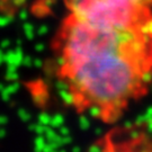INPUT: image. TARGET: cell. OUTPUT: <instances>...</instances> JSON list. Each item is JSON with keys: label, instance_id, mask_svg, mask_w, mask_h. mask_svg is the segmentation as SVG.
I'll list each match as a JSON object with an SVG mask.
<instances>
[{"label": "cell", "instance_id": "obj_1", "mask_svg": "<svg viewBox=\"0 0 152 152\" xmlns=\"http://www.w3.org/2000/svg\"><path fill=\"white\" fill-rule=\"evenodd\" d=\"M55 76L80 115L115 124L152 86V27H98L68 15L52 43Z\"/></svg>", "mask_w": 152, "mask_h": 152}, {"label": "cell", "instance_id": "obj_2", "mask_svg": "<svg viewBox=\"0 0 152 152\" xmlns=\"http://www.w3.org/2000/svg\"><path fill=\"white\" fill-rule=\"evenodd\" d=\"M72 16L89 25L116 29L152 27V9L145 0H64Z\"/></svg>", "mask_w": 152, "mask_h": 152}, {"label": "cell", "instance_id": "obj_3", "mask_svg": "<svg viewBox=\"0 0 152 152\" xmlns=\"http://www.w3.org/2000/svg\"><path fill=\"white\" fill-rule=\"evenodd\" d=\"M145 1H147L148 4H149V5H150L152 7V0H145Z\"/></svg>", "mask_w": 152, "mask_h": 152}]
</instances>
